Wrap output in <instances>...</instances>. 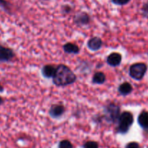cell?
Instances as JSON below:
<instances>
[{
    "mask_svg": "<svg viewBox=\"0 0 148 148\" xmlns=\"http://www.w3.org/2000/svg\"><path fill=\"white\" fill-rule=\"evenodd\" d=\"M105 120L110 123H116L121 115L120 106L115 103H109L105 107L103 110Z\"/></svg>",
    "mask_w": 148,
    "mask_h": 148,
    "instance_id": "cell-2",
    "label": "cell"
},
{
    "mask_svg": "<svg viewBox=\"0 0 148 148\" xmlns=\"http://www.w3.org/2000/svg\"><path fill=\"white\" fill-rule=\"evenodd\" d=\"M126 148H139V145L136 142H129L126 146Z\"/></svg>",
    "mask_w": 148,
    "mask_h": 148,
    "instance_id": "cell-19",
    "label": "cell"
},
{
    "mask_svg": "<svg viewBox=\"0 0 148 148\" xmlns=\"http://www.w3.org/2000/svg\"><path fill=\"white\" fill-rule=\"evenodd\" d=\"M134 122L133 115L129 112V111H124L122 113H121L120 117L118 121V132L120 134H126L129 132L131 126Z\"/></svg>",
    "mask_w": 148,
    "mask_h": 148,
    "instance_id": "cell-3",
    "label": "cell"
},
{
    "mask_svg": "<svg viewBox=\"0 0 148 148\" xmlns=\"http://www.w3.org/2000/svg\"><path fill=\"white\" fill-rule=\"evenodd\" d=\"M56 68L52 65H46L43 66L42 68V76L47 79H51L53 77L54 74L55 73Z\"/></svg>",
    "mask_w": 148,
    "mask_h": 148,
    "instance_id": "cell-10",
    "label": "cell"
},
{
    "mask_svg": "<svg viewBox=\"0 0 148 148\" xmlns=\"http://www.w3.org/2000/svg\"><path fill=\"white\" fill-rule=\"evenodd\" d=\"M73 21L77 25H86L90 22V17L86 12H79L75 15Z\"/></svg>",
    "mask_w": 148,
    "mask_h": 148,
    "instance_id": "cell-8",
    "label": "cell"
},
{
    "mask_svg": "<svg viewBox=\"0 0 148 148\" xmlns=\"http://www.w3.org/2000/svg\"><path fill=\"white\" fill-rule=\"evenodd\" d=\"M59 148H73V145L70 141L62 140L60 142Z\"/></svg>",
    "mask_w": 148,
    "mask_h": 148,
    "instance_id": "cell-15",
    "label": "cell"
},
{
    "mask_svg": "<svg viewBox=\"0 0 148 148\" xmlns=\"http://www.w3.org/2000/svg\"><path fill=\"white\" fill-rule=\"evenodd\" d=\"M63 50L65 53L73 54V55H77L80 52V49L79 47L75 44L66 43L63 45Z\"/></svg>",
    "mask_w": 148,
    "mask_h": 148,
    "instance_id": "cell-11",
    "label": "cell"
},
{
    "mask_svg": "<svg viewBox=\"0 0 148 148\" xmlns=\"http://www.w3.org/2000/svg\"><path fill=\"white\" fill-rule=\"evenodd\" d=\"M4 92V87L2 86V85L0 83V92Z\"/></svg>",
    "mask_w": 148,
    "mask_h": 148,
    "instance_id": "cell-22",
    "label": "cell"
},
{
    "mask_svg": "<svg viewBox=\"0 0 148 148\" xmlns=\"http://www.w3.org/2000/svg\"><path fill=\"white\" fill-rule=\"evenodd\" d=\"M132 90H133V88H132L131 84H129V82H124V83L121 84L118 88V91H119V94L122 96L129 95V94L132 93Z\"/></svg>",
    "mask_w": 148,
    "mask_h": 148,
    "instance_id": "cell-12",
    "label": "cell"
},
{
    "mask_svg": "<svg viewBox=\"0 0 148 148\" xmlns=\"http://www.w3.org/2000/svg\"><path fill=\"white\" fill-rule=\"evenodd\" d=\"M138 123L142 128L145 130H148V113L146 111H143L139 114L138 117Z\"/></svg>",
    "mask_w": 148,
    "mask_h": 148,
    "instance_id": "cell-13",
    "label": "cell"
},
{
    "mask_svg": "<svg viewBox=\"0 0 148 148\" xmlns=\"http://www.w3.org/2000/svg\"><path fill=\"white\" fill-rule=\"evenodd\" d=\"M92 81L94 84H103L106 81V76L102 72H97L94 74Z\"/></svg>",
    "mask_w": 148,
    "mask_h": 148,
    "instance_id": "cell-14",
    "label": "cell"
},
{
    "mask_svg": "<svg viewBox=\"0 0 148 148\" xmlns=\"http://www.w3.org/2000/svg\"><path fill=\"white\" fill-rule=\"evenodd\" d=\"M65 112V108L63 105H60V104H55L51 106L49 110V114L52 119H57L62 116Z\"/></svg>",
    "mask_w": 148,
    "mask_h": 148,
    "instance_id": "cell-6",
    "label": "cell"
},
{
    "mask_svg": "<svg viewBox=\"0 0 148 148\" xmlns=\"http://www.w3.org/2000/svg\"><path fill=\"white\" fill-rule=\"evenodd\" d=\"M77 77L72 70L65 65H58L52 77V82L57 86H66L76 82Z\"/></svg>",
    "mask_w": 148,
    "mask_h": 148,
    "instance_id": "cell-1",
    "label": "cell"
},
{
    "mask_svg": "<svg viewBox=\"0 0 148 148\" xmlns=\"http://www.w3.org/2000/svg\"><path fill=\"white\" fill-rule=\"evenodd\" d=\"M2 102H3V99H2V98L0 97V105H2Z\"/></svg>",
    "mask_w": 148,
    "mask_h": 148,
    "instance_id": "cell-23",
    "label": "cell"
},
{
    "mask_svg": "<svg viewBox=\"0 0 148 148\" xmlns=\"http://www.w3.org/2000/svg\"><path fill=\"white\" fill-rule=\"evenodd\" d=\"M102 45L103 43H102V39L97 36L92 37L87 42V47L89 49L93 51V52H96V51L102 48Z\"/></svg>",
    "mask_w": 148,
    "mask_h": 148,
    "instance_id": "cell-7",
    "label": "cell"
},
{
    "mask_svg": "<svg viewBox=\"0 0 148 148\" xmlns=\"http://www.w3.org/2000/svg\"><path fill=\"white\" fill-rule=\"evenodd\" d=\"M71 11V8L70 6H68V5H65V6H64L63 8H62V12H63L64 13H69Z\"/></svg>",
    "mask_w": 148,
    "mask_h": 148,
    "instance_id": "cell-20",
    "label": "cell"
},
{
    "mask_svg": "<svg viewBox=\"0 0 148 148\" xmlns=\"http://www.w3.org/2000/svg\"><path fill=\"white\" fill-rule=\"evenodd\" d=\"M147 71V65L143 62H137L131 65L129 75L132 79L139 81L144 77Z\"/></svg>",
    "mask_w": 148,
    "mask_h": 148,
    "instance_id": "cell-4",
    "label": "cell"
},
{
    "mask_svg": "<svg viewBox=\"0 0 148 148\" xmlns=\"http://www.w3.org/2000/svg\"><path fill=\"white\" fill-rule=\"evenodd\" d=\"M130 1L131 0H112V2L114 5H119V6H123V5H125L129 3Z\"/></svg>",
    "mask_w": 148,
    "mask_h": 148,
    "instance_id": "cell-17",
    "label": "cell"
},
{
    "mask_svg": "<svg viewBox=\"0 0 148 148\" xmlns=\"http://www.w3.org/2000/svg\"><path fill=\"white\" fill-rule=\"evenodd\" d=\"M122 60V56L118 52H113L107 58V63L111 67H117L121 64Z\"/></svg>",
    "mask_w": 148,
    "mask_h": 148,
    "instance_id": "cell-9",
    "label": "cell"
},
{
    "mask_svg": "<svg viewBox=\"0 0 148 148\" xmlns=\"http://www.w3.org/2000/svg\"><path fill=\"white\" fill-rule=\"evenodd\" d=\"M143 10L145 11V12H148V4L147 5H145V6L143 7Z\"/></svg>",
    "mask_w": 148,
    "mask_h": 148,
    "instance_id": "cell-21",
    "label": "cell"
},
{
    "mask_svg": "<svg viewBox=\"0 0 148 148\" xmlns=\"http://www.w3.org/2000/svg\"><path fill=\"white\" fill-rule=\"evenodd\" d=\"M43 1H46V0H43Z\"/></svg>",
    "mask_w": 148,
    "mask_h": 148,
    "instance_id": "cell-24",
    "label": "cell"
},
{
    "mask_svg": "<svg viewBox=\"0 0 148 148\" xmlns=\"http://www.w3.org/2000/svg\"><path fill=\"white\" fill-rule=\"evenodd\" d=\"M0 6L2 7L6 11L10 10V4L5 0H0Z\"/></svg>",
    "mask_w": 148,
    "mask_h": 148,
    "instance_id": "cell-18",
    "label": "cell"
},
{
    "mask_svg": "<svg viewBox=\"0 0 148 148\" xmlns=\"http://www.w3.org/2000/svg\"><path fill=\"white\" fill-rule=\"evenodd\" d=\"M14 57L15 53L12 49L0 45V62H9Z\"/></svg>",
    "mask_w": 148,
    "mask_h": 148,
    "instance_id": "cell-5",
    "label": "cell"
},
{
    "mask_svg": "<svg viewBox=\"0 0 148 148\" xmlns=\"http://www.w3.org/2000/svg\"><path fill=\"white\" fill-rule=\"evenodd\" d=\"M84 148H99L98 143L94 141H89L84 145Z\"/></svg>",
    "mask_w": 148,
    "mask_h": 148,
    "instance_id": "cell-16",
    "label": "cell"
}]
</instances>
